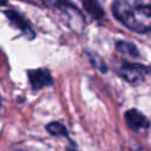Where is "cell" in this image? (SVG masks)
<instances>
[{
    "instance_id": "cell-1",
    "label": "cell",
    "mask_w": 151,
    "mask_h": 151,
    "mask_svg": "<svg viewBox=\"0 0 151 151\" xmlns=\"http://www.w3.org/2000/svg\"><path fill=\"white\" fill-rule=\"evenodd\" d=\"M114 17L137 33H149L151 28V0H114Z\"/></svg>"
},
{
    "instance_id": "cell-2",
    "label": "cell",
    "mask_w": 151,
    "mask_h": 151,
    "mask_svg": "<svg viewBox=\"0 0 151 151\" xmlns=\"http://www.w3.org/2000/svg\"><path fill=\"white\" fill-rule=\"evenodd\" d=\"M120 76L131 84H138L144 81L149 74V68L140 64H125L119 70Z\"/></svg>"
},
{
    "instance_id": "cell-3",
    "label": "cell",
    "mask_w": 151,
    "mask_h": 151,
    "mask_svg": "<svg viewBox=\"0 0 151 151\" xmlns=\"http://www.w3.org/2000/svg\"><path fill=\"white\" fill-rule=\"evenodd\" d=\"M29 84L33 90H40L45 86H48L53 83L52 76L48 72V70L45 68H38V70H31L27 73Z\"/></svg>"
},
{
    "instance_id": "cell-4",
    "label": "cell",
    "mask_w": 151,
    "mask_h": 151,
    "mask_svg": "<svg viewBox=\"0 0 151 151\" xmlns=\"http://www.w3.org/2000/svg\"><path fill=\"white\" fill-rule=\"evenodd\" d=\"M125 122L132 130H144L149 127V120L146 117L134 109H131L125 113Z\"/></svg>"
},
{
    "instance_id": "cell-5",
    "label": "cell",
    "mask_w": 151,
    "mask_h": 151,
    "mask_svg": "<svg viewBox=\"0 0 151 151\" xmlns=\"http://www.w3.org/2000/svg\"><path fill=\"white\" fill-rule=\"evenodd\" d=\"M5 14H6V17L8 18V20L12 22V25L15 26L17 28H19V29H20L24 34H26L29 39H32V38L34 37V32L32 31V28L29 27L28 22L24 19L22 15H20L19 13H17V12L13 11V9H7V11L5 12Z\"/></svg>"
},
{
    "instance_id": "cell-6",
    "label": "cell",
    "mask_w": 151,
    "mask_h": 151,
    "mask_svg": "<svg viewBox=\"0 0 151 151\" xmlns=\"http://www.w3.org/2000/svg\"><path fill=\"white\" fill-rule=\"evenodd\" d=\"M83 5L87 11V13L91 14L94 19H101L105 14L98 0H83Z\"/></svg>"
},
{
    "instance_id": "cell-7",
    "label": "cell",
    "mask_w": 151,
    "mask_h": 151,
    "mask_svg": "<svg viewBox=\"0 0 151 151\" xmlns=\"http://www.w3.org/2000/svg\"><path fill=\"white\" fill-rule=\"evenodd\" d=\"M117 50L123 53L126 54L131 58H138L139 57V52L137 50V47L131 44V42H126V41H118L117 42Z\"/></svg>"
},
{
    "instance_id": "cell-8",
    "label": "cell",
    "mask_w": 151,
    "mask_h": 151,
    "mask_svg": "<svg viewBox=\"0 0 151 151\" xmlns=\"http://www.w3.org/2000/svg\"><path fill=\"white\" fill-rule=\"evenodd\" d=\"M46 129L53 136H57V137H67V130H66V127L63 124L58 123V122L50 123L46 126Z\"/></svg>"
},
{
    "instance_id": "cell-9",
    "label": "cell",
    "mask_w": 151,
    "mask_h": 151,
    "mask_svg": "<svg viewBox=\"0 0 151 151\" xmlns=\"http://www.w3.org/2000/svg\"><path fill=\"white\" fill-rule=\"evenodd\" d=\"M86 55H87L90 63H91L97 70H99L100 72H106V71H107V67H106L105 63L103 61V59H101L97 53H94V52H87Z\"/></svg>"
},
{
    "instance_id": "cell-10",
    "label": "cell",
    "mask_w": 151,
    "mask_h": 151,
    "mask_svg": "<svg viewBox=\"0 0 151 151\" xmlns=\"http://www.w3.org/2000/svg\"><path fill=\"white\" fill-rule=\"evenodd\" d=\"M29 2L33 4H39V5H44V6H52L54 4H57L58 0H27Z\"/></svg>"
},
{
    "instance_id": "cell-11",
    "label": "cell",
    "mask_w": 151,
    "mask_h": 151,
    "mask_svg": "<svg viewBox=\"0 0 151 151\" xmlns=\"http://www.w3.org/2000/svg\"><path fill=\"white\" fill-rule=\"evenodd\" d=\"M7 4V0H0V6H4Z\"/></svg>"
},
{
    "instance_id": "cell-12",
    "label": "cell",
    "mask_w": 151,
    "mask_h": 151,
    "mask_svg": "<svg viewBox=\"0 0 151 151\" xmlns=\"http://www.w3.org/2000/svg\"><path fill=\"white\" fill-rule=\"evenodd\" d=\"M67 151H77V150H76V149H73V150H70V149H68Z\"/></svg>"
},
{
    "instance_id": "cell-13",
    "label": "cell",
    "mask_w": 151,
    "mask_h": 151,
    "mask_svg": "<svg viewBox=\"0 0 151 151\" xmlns=\"http://www.w3.org/2000/svg\"><path fill=\"white\" fill-rule=\"evenodd\" d=\"M19 151H21V150H19Z\"/></svg>"
}]
</instances>
